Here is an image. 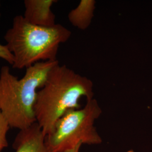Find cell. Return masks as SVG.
I'll list each match as a JSON object with an SVG mask.
<instances>
[{
    "label": "cell",
    "mask_w": 152,
    "mask_h": 152,
    "mask_svg": "<svg viewBox=\"0 0 152 152\" xmlns=\"http://www.w3.org/2000/svg\"><path fill=\"white\" fill-rule=\"evenodd\" d=\"M94 84L87 77L66 65L58 64L49 72L44 86L38 90L34 106L36 122L45 136L57 121L69 110L80 108V100L93 99Z\"/></svg>",
    "instance_id": "obj_1"
},
{
    "label": "cell",
    "mask_w": 152,
    "mask_h": 152,
    "mask_svg": "<svg viewBox=\"0 0 152 152\" xmlns=\"http://www.w3.org/2000/svg\"><path fill=\"white\" fill-rule=\"evenodd\" d=\"M58 60L42 61L26 69L23 77L14 76L8 66L0 71V110L10 127L22 130L36 122L34 106L42 88Z\"/></svg>",
    "instance_id": "obj_2"
},
{
    "label": "cell",
    "mask_w": 152,
    "mask_h": 152,
    "mask_svg": "<svg viewBox=\"0 0 152 152\" xmlns=\"http://www.w3.org/2000/svg\"><path fill=\"white\" fill-rule=\"evenodd\" d=\"M71 34L60 24L39 27L29 23L22 15H16L4 36L6 46L14 58L12 68L27 69L39 62L57 60L60 45L66 42Z\"/></svg>",
    "instance_id": "obj_3"
},
{
    "label": "cell",
    "mask_w": 152,
    "mask_h": 152,
    "mask_svg": "<svg viewBox=\"0 0 152 152\" xmlns=\"http://www.w3.org/2000/svg\"><path fill=\"white\" fill-rule=\"evenodd\" d=\"M102 113V110L94 98L87 100L84 107L67 112L45 137L49 152H64L80 142L88 145L101 144L102 137L94 124Z\"/></svg>",
    "instance_id": "obj_4"
},
{
    "label": "cell",
    "mask_w": 152,
    "mask_h": 152,
    "mask_svg": "<svg viewBox=\"0 0 152 152\" xmlns=\"http://www.w3.org/2000/svg\"><path fill=\"white\" fill-rule=\"evenodd\" d=\"M55 0H25V11L23 17L33 25L49 27L54 26L55 15L51 10Z\"/></svg>",
    "instance_id": "obj_5"
},
{
    "label": "cell",
    "mask_w": 152,
    "mask_h": 152,
    "mask_svg": "<svg viewBox=\"0 0 152 152\" xmlns=\"http://www.w3.org/2000/svg\"><path fill=\"white\" fill-rule=\"evenodd\" d=\"M45 137L37 122L19 130L13 144L15 152H49Z\"/></svg>",
    "instance_id": "obj_6"
},
{
    "label": "cell",
    "mask_w": 152,
    "mask_h": 152,
    "mask_svg": "<svg viewBox=\"0 0 152 152\" xmlns=\"http://www.w3.org/2000/svg\"><path fill=\"white\" fill-rule=\"evenodd\" d=\"M94 0H81L75 9L68 15L71 24L82 31L87 29L91 24L96 8Z\"/></svg>",
    "instance_id": "obj_7"
},
{
    "label": "cell",
    "mask_w": 152,
    "mask_h": 152,
    "mask_svg": "<svg viewBox=\"0 0 152 152\" xmlns=\"http://www.w3.org/2000/svg\"><path fill=\"white\" fill-rule=\"evenodd\" d=\"M10 127L0 110V152L8 146L7 134Z\"/></svg>",
    "instance_id": "obj_8"
},
{
    "label": "cell",
    "mask_w": 152,
    "mask_h": 152,
    "mask_svg": "<svg viewBox=\"0 0 152 152\" xmlns=\"http://www.w3.org/2000/svg\"><path fill=\"white\" fill-rule=\"evenodd\" d=\"M0 58L5 60L10 65H12L14 63V58L11 53L7 49L5 45L0 44Z\"/></svg>",
    "instance_id": "obj_9"
},
{
    "label": "cell",
    "mask_w": 152,
    "mask_h": 152,
    "mask_svg": "<svg viewBox=\"0 0 152 152\" xmlns=\"http://www.w3.org/2000/svg\"><path fill=\"white\" fill-rule=\"evenodd\" d=\"M82 144H83L82 142H80L77 145H76L75 147H74L73 148H71L69 149L66 150L65 151L63 152H80V148L81 147Z\"/></svg>",
    "instance_id": "obj_10"
},
{
    "label": "cell",
    "mask_w": 152,
    "mask_h": 152,
    "mask_svg": "<svg viewBox=\"0 0 152 152\" xmlns=\"http://www.w3.org/2000/svg\"><path fill=\"white\" fill-rule=\"evenodd\" d=\"M126 152H134V151L133 150H129V151H127Z\"/></svg>",
    "instance_id": "obj_11"
},
{
    "label": "cell",
    "mask_w": 152,
    "mask_h": 152,
    "mask_svg": "<svg viewBox=\"0 0 152 152\" xmlns=\"http://www.w3.org/2000/svg\"></svg>",
    "instance_id": "obj_12"
}]
</instances>
